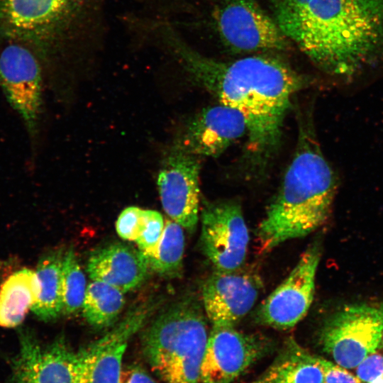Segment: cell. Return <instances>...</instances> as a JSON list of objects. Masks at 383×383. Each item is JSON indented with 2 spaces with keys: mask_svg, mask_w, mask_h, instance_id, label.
<instances>
[{
  "mask_svg": "<svg viewBox=\"0 0 383 383\" xmlns=\"http://www.w3.org/2000/svg\"><path fill=\"white\" fill-rule=\"evenodd\" d=\"M164 38L191 77L243 116L248 137L247 160L263 169L278 149L292 97L309 84L279 57L253 55L232 61L205 56L190 48L170 28Z\"/></svg>",
  "mask_w": 383,
  "mask_h": 383,
  "instance_id": "obj_1",
  "label": "cell"
},
{
  "mask_svg": "<svg viewBox=\"0 0 383 383\" xmlns=\"http://www.w3.org/2000/svg\"><path fill=\"white\" fill-rule=\"evenodd\" d=\"M283 34L326 74L350 81L383 57V0H269Z\"/></svg>",
  "mask_w": 383,
  "mask_h": 383,
  "instance_id": "obj_2",
  "label": "cell"
},
{
  "mask_svg": "<svg viewBox=\"0 0 383 383\" xmlns=\"http://www.w3.org/2000/svg\"><path fill=\"white\" fill-rule=\"evenodd\" d=\"M299 126L293 159L257 228L264 251L322 226L331 213L338 188L336 174L322 152L311 118H301Z\"/></svg>",
  "mask_w": 383,
  "mask_h": 383,
  "instance_id": "obj_3",
  "label": "cell"
},
{
  "mask_svg": "<svg viewBox=\"0 0 383 383\" xmlns=\"http://www.w3.org/2000/svg\"><path fill=\"white\" fill-rule=\"evenodd\" d=\"M208 339L201 307L193 299H184L149 327L143 350L152 370L165 383H200Z\"/></svg>",
  "mask_w": 383,
  "mask_h": 383,
  "instance_id": "obj_4",
  "label": "cell"
},
{
  "mask_svg": "<svg viewBox=\"0 0 383 383\" xmlns=\"http://www.w3.org/2000/svg\"><path fill=\"white\" fill-rule=\"evenodd\" d=\"M383 337V302L348 304L328 317L319 340L336 364L356 368L376 352Z\"/></svg>",
  "mask_w": 383,
  "mask_h": 383,
  "instance_id": "obj_5",
  "label": "cell"
},
{
  "mask_svg": "<svg viewBox=\"0 0 383 383\" xmlns=\"http://www.w3.org/2000/svg\"><path fill=\"white\" fill-rule=\"evenodd\" d=\"M85 0H0V28L9 37L50 43L82 15Z\"/></svg>",
  "mask_w": 383,
  "mask_h": 383,
  "instance_id": "obj_6",
  "label": "cell"
},
{
  "mask_svg": "<svg viewBox=\"0 0 383 383\" xmlns=\"http://www.w3.org/2000/svg\"><path fill=\"white\" fill-rule=\"evenodd\" d=\"M214 18L224 45L235 52L282 50L287 46L275 21L255 0H221Z\"/></svg>",
  "mask_w": 383,
  "mask_h": 383,
  "instance_id": "obj_7",
  "label": "cell"
},
{
  "mask_svg": "<svg viewBox=\"0 0 383 383\" xmlns=\"http://www.w3.org/2000/svg\"><path fill=\"white\" fill-rule=\"evenodd\" d=\"M202 252L216 270L235 271L243 264L249 232L240 206L226 200L206 204L201 211Z\"/></svg>",
  "mask_w": 383,
  "mask_h": 383,
  "instance_id": "obj_8",
  "label": "cell"
},
{
  "mask_svg": "<svg viewBox=\"0 0 383 383\" xmlns=\"http://www.w3.org/2000/svg\"><path fill=\"white\" fill-rule=\"evenodd\" d=\"M320 258V244L314 243L304 252L289 276L261 304L255 315L258 323L287 329L304 317L313 299Z\"/></svg>",
  "mask_w": 383,
  "mask_h": 383,
  "instance_id": "obj_9",
  "label": "cell"
},
{
  "mask_svg": "<svg viewBox=\"0 0 383 383\" xmlns=\"http://www.w3.org/2000/svg\"><path fill=\"white\" fill-rule=\"evenodd\" d=\"M199 158L176 143L165 157L157 179L165 212L191 232L199 221Z\"/></svg>",
  "mask_w": 383,
  "mask_h": 383,
  "instance_id": "obj_10",
  "label": "cell"
},
{
  "mask_svg": "<svg viewBox=\"0 0 383 383\" xmlns=\"http://www.w3.org/2000/svg\"><path fill=\"white\" fill-rule=\"evenodd\" d=\"M0 87L30 135L35 137L42 104V78L39 63L28 49L13 44L2 50Z\"/></svg>",
  "mask_w": 383,
  "mask_h": 383,
  "instance_id": "obj_11",
  "label": "cell"
},
{
  "mask_svg": "<svg viewBox=\"0 0 383 383\" xmlns=\"http://www.w3.org/2000/svg\"><path fill=\"white\" fill-rule=\"evenodd\" d=\"M151 309L146 304L133 309L116 328L77 352V383L120 382L128 341L142 327Z\"/></svg>",
  "mask_w": 383,
  "mask_h": 383,
  "instance_id": "obj_12",
  "label": "cell"
},
{
  "mask_svg": "<svg viewBox=\"0 0 383 383\" xmlns=\"http://www.w3.org/2000/svg\"><path fill=\"white\" fill-rule=\"evenodd\" d=\"M19 353L11 361L9 383H77L78 360L62 339L42 346L30 334H21Z\"/></svg>",
  "mask_w": 383,
  "mask_h": 383,
  "instance_id": "obj_13",
  "label": "cell"
},
{
  "mask_svg": "<svg viewBox=\"0 0 383 383\" xmlns=\"http://www.w3.org/2000/svg\"><path fill=\"white\" fill-rule=\"evenodd\" d=\"M265 340L234 327H212L200 383H231L266 351Z\"/></svg>",
  "mask_w": 383,
  "mask_h": 383,
  "instance_id": "obj_14",
  "label": "cell"
},
{
  "mask_svg": "<svg viewBox=\"0 0 383 383\" xmlns=\"http://www.w3.org/2000/svg\"><path fill=\"white\" fill-rule=\"evenodd\" d=\"M259 279L247 273L216 270L202 287V302L212 327H235L255 305Z\"/></svg>",
  "mask_w": 383,
  "mask_h": 383,
  "instance_id": "obj_15",
  "label": "cell"
},
{
  "mask_svg": "<svg viewBox=\"0 0 383 383\" xmlns=\"http://www.w3.org/2000/svg\"><path fill=\"white\" fill-rule=\"evenodd\" d=\"M242 114L220 104L204 109L190 119L177 141L199 157H217L247 133Z\"/></svg>",
  "mask_w": 383,
  "mask_h": 383,
  "instance_id": "obj_16",
  "label": "cell"
},
{
  "mask_svg": "<svg viewBox=\"0 0 383 383\" xmlns=\"http://www.w3.org/2000/svg\"><path fill=\"white\" fill-rule=\"evenodd\" d=\"M148 268L140 250L121 243L95 250L87 264V272L92 280L109 284L123 293L138 287L145 279Z\"/></svg>",
  "mask_w": 383,
  "mask_h": 383,
  "instance_id": "obj_17",
  "label": "cell"
},
{
  "mask_svg": "<svg viewBox=\"0 0 383 383\" xmlns=\"http://www.w3.org/2000/svg\"><path fill=\"white\" fill-rule=\"evenodd\" d=\"M38 287L34 270L22 268L10 274L0 285V326L20 325L32 309Z\"/></svg>",
  "mask_w": 383,
  "mask_h": 383,
  "instance_id": "obj_18",
  "label": "cell"
},
{
  "mask_svg": "<svg viewBox=\"0 0 383 383\" xmlns=\"http://www.w3.org/2000/svg\"><path fill=\"white\" fill-rule=\"evenodd\" d=\"M63 255L56 251L44 256L35 271L38 281V296L32 307L40 319L50 321L63 312L62 265Z\"/></svg>",
  "mask_w": 383,
  "mask_h": 383,
  "instance_id": "obj_19",
  "label": "cell"
},
{
  "mask_svg": "<svg viewBox=\"0 0 383 383\" xmlns=\"http://www.w3.org/2000/svg\"><path fill=\"white\" fill-rule=\"evenodd\" d=\"M124 304L123 292L105 282L93 280L87 287L83 314L92 326L104 328L115 321Z\"/></svg>",
  "mask_w": 383,
  "mask_h": 383,
  "instance_id": "obj_20",
  "label": "cell"
},
{
  "mask_svg": "<svg viewBox=\"0 0 383 383\" xmlns=\"http://www.w3.org/2000/svg\"><path fill=\"white\" fill-rule=\"evenodd\" d=\"M321 360L290 339L277 362L278 372L274 383H324Z\"/></svg>",
  "mask_w": 383,
  "mask_h": 383,
  "instance_id": "obj_21",
  "label": "cell"
},
{
  "mask_svg": "<svg viewBox=\"0 0 383 383\" xmlns=\"http://www.w3.org/2000/svg\"><path fill=\"white\" fill-rule=\"evenodd\" d=\"M184 251L183 228L168 218L165 221L163 233L157 246L153 253L145 258L152 270L161 275L173 277L181 272Z\"/></svg>",
  "mask_w": 383,
  "mask_h": 383,
  "instance_id": "obj_22",
  "label": "cell"
},
{
  "mask_svg": "<svg viewBox=\"0 0 383 383\" xmlns=\"http://www.w3.org/2000/svg\"><path fill=\"white\" fill-rule=\"evenodd\" d=\"M86 289L84 274L80 268L74 250L70 248L63 255L62 265L64 313H73L82 306Z\"/></svg>",
  "mask_w": 383,
  "mask_h": 383,
  "instance_id": "obj_23",
  "label": "cell"
},
{
  "mask_svg": "<svg viewBox=\"0 0 383 383\" xmlns=\"http://www.w3.org/2000/svg\"><path fill=\"white\" fill-rule=\"evenodd\" d=\"M165 227V221L158 211L145 209L143 228L135 240L145 257H149L157 246Z\"/></svg>",
  "mask_w": 383,
  "mask_h": 383,
  "instance_id": "obj_24",
  "label": "cell"
},
{
  "mask_svg": "<svg viewBox=\"0 0 383 383\" xmlns=\"http://www.w3.org/2000/svg\"><path fill=\"white\" fill-rule=\"evenodd\" d=\"M145 219V209L136 206L126 208L116 223L118 235L123 240L135 241L143 228Z\"/></svg>",
  "mask_w": 383,
  "mask_h": 383,
  "instance_id": "obj_25",
  "label": "cell"
},
{
  "mask_svg": "<svg viewBox=\"0 0 383 383\" xmlns=\"http://www.w3.org/2000/svg\"><path fill=\"white\" fill-rule=\"evenodd\" d=\"M356 376L362 383L383 377V355L374 352L367 356L356 367Z\"/></svg>",
  "mask_w": 383,
  "mask_h": 383,
  "instance_id": "obj_26",
  "label": "cell"
},
{
  "mask_svg": "<svg viewBox=\"0 0 383 383\" xmlns=\"http://www.w3.org/2000/svg\"><path fill=\"white\" fill-rule=\"evenodd\" d=\"M321 362L324 373V383H362L357 376L340 365L323 358Z\"/></svg>",
  "mask_w": 383,
  "mask_h": 383,
  "instance_id": "obj_27",
  "label": "cell"
},
{
  "mask_svg": "<svg viewBox=\"0 0 383 383\" xmlns=\"http://www.w3.org/2000/svg\"><path fill=\"white\" fill-rule=\"evenodd\" d=\"M119 383H157L144 369L138 365L123 368Z\"/></svg>",
  "mask_w": 383,
  "mask_h": 383,
  "instance_id": "obj_28",
  "label": "cell"
},
{
  "mask_svg": "<svg viewBox=\"0 0 383 383\" xmlns=\"http://www.w3.org/2000/svg\"><path fill=\"white\" fill-rule=\"evenodd\" d=\"M278 372V364L274 365L270 370L260 379L252 383H274Z\"/></svg>",
  "mask_w": 383,
  "mask_h": 383,
  "instance_id": "obj_29",
  "label": "cell"
},
{
  "mask_svg": "<svg viewBox=\"0 0 383 383\" xmlns=\"http://www.w3.org/2000/svg\"><path fill=\"white\" fill-rule=\"evenodd\" d=\"M370 383H383V377L377 378Z\"/></svg>",
  "mask_w": 383,
  "mask_h": 383,
  "instance_id": "obj_30",
  "label": "cell"
},
{
  "mask_svg": "<svg viewBox=\"0 0 383 383\" xmlns=\"http://www.w3.org/2000/svg\"><path fill=\"white\" fill-rule=\"evenodd\" d=\"M382 343H383V337H382Z\"/></svg>",
  "mask_w": 383,
  "mask_h": 383,
  "instance_id": "obj_31",
  "label": "cell"
}]
</instances>
